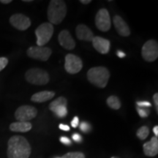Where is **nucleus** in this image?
<instances>
[{
    "label": "nucleus",
    "instance_id": "7",
    "mask_svg": "<svg viewBox=\"0 0 158 158\" xmlns=\"http://www.w3.org/2000/svg\"><path fill=\"white\" fill-rule=\"evenodd\" d=\"M52 54L51 48L45 46H31L27 49V54L29 58L45 62Z\"/></svg>",
    "mask_w": 158,
    "mask_h": 158
},
{
    "label": "nucleus",
    "instance_id": "14",
    "mask_svg": "<svg viewBox=\"0 0 158 158\" xmlns=\"http://www.w3.org/2000/svg\"><path fill=\"white\" fill-rule=\"evenodd\" d=\"M92 45L95 50L102 54H108L110 50V41L107 39L102 38L101 37H94L92 40Z\"/></svg>",
    "mask_w": 158,
    "mask_h": 158
},
{
    "label": "nucleus",
    "instance_id": "1",
    "mask_svg": "<svg viewBox=\"0 0 158 158\" xmlns=\"http://www.w3.org/2000/svg\"><path fill=\"white\" fill-rule=\"evenodd\" d=\"M31 152V146L26 138L14 135L9 139L7 150L8 158H29Z\"/></svg>",
    "mask_w": 158,
    "mask_h": 158
},
{
    "label": "nucleus",
    "instance_id": "15",
    "mask_svg": "<svg viewBox=\"0 0 158 158\" xmlns=\"http://www.w3.org/2000/svg\"><path fill=\"white\" fill-rule=\"evenodd\" d=\"M114 27L118 34L122 37H128L130 35V29L127 24V23L124 21L122 17L119 15H115L113 19Z\"/></svg>",
    "mask_w": 158,
    "mask_h": 158
},
{
    "label": "nucleus",
    "instance_id": "33",
    "mask_svg": "<svg viewBox=\"0 0 158 158\" xmlns=\"http://www.w3.org/2000/svg\"><path fill=\"white\" fill-rule=\"evenodd\" d=\"M153 132H154V133H155V137H157L158 136V126H155V127L153 128Z\"/></svg>",
    "mask_w": 158,
    "mask_h": 158
},
{
    "label": "nucleus",
    "instance_id": "26",
    "mask_svg": "<svg viewBox=\"0 0 158 158\" xmlns=\"http://www.w3.org/2000/svg\"><path fill=\"white\" fill-rule=\"evenodd\" d=\"M137 105L138 107H145V108H149L151 107V103L147 101H142V102H137Z\"/></svg>",
    "mask_w": 158,
    "mask_h": 158
},
{
    "label": "nucleus",
    "instance_id": "28",
    "mask_svg": "<svg viewBox=\"0 0 158 158\" xmlns=\"http://www.w3.org/2000/svg\"><path fill=\"white\" fill-rule=\"evenodd\" d=\"M60 141L62 142V143L65 144V145H70V144H71V141L67 137H61Z\"/></svg>",
    "mask_w": 158,
    "mask_h": 158
},
{
    "label": "nucleus",
    "instance_id": "23",
    "mask_svg": "<svg viewBox=\"0 0 158 158\" xmlns=\"http://www.w3.org/2000/svg\"><path fill=\"white\" fill-rule=\"evenodd\" d=\"M137 112L141 118H146L149 116L150 110L148 108L145 107H138L137 108Z\"/></svg>",
    "mask_w": 158,
    "mask_h": 158
},
{
    "label": "nucleus",
    "instance_id": "22",
    "mask_svg": "<svg viewBox=\"0 0 158 158\" xmlns=\"http://www.w3.org/2000/svg\"><path fill=\"white\" fill-rule=\"evenodd\" d=\"M62 158H86L84 153L80 152H68L65 154Z\"/></svg>",
    "mask_w": 158,
    "mask_h": 158
},
{
    "label": "nucleus",
    "instance_id": "17",
    "mask_svg": "<svg viewBox=\"0 0 158 158\" xmlns=\"http://www.w3.org/2000/svg\"><path fill=\"white\" fill-rule=\"evenodd\" d=\"M143 153L147 157H155L158 154V139L154 136L149 141L147 142L143 146Z\"/></svg>",
    "mask_w": 158,
    "mask_h": 158
},
{
    "label": "nucleus",
    "instance_id": "30",
    "mask_svg": "<svg viewBox=\"0 0 158 158\" xmlns=\"http://www.w3.org/2000/svg\"><path fill=\"white\" fill-rule=\"evenodd\" d=\"M73 139L76 142H78H78L81 141L82 138H81V136L79 135V134L75 133V134H73Z\"/></svg>",
    "mask_w": 158,
    "mask_h": 158
},
{
    "label": "nucleus",
    "instance_id": "6",
    "mask_svg": "<svg viewBox=\"0 0 158 158\" xmlns=\"http://www.w3.org/2000/svg\"><path fill=\"white\" fill-rule=\"evenodd\" d=\"M141 55L144 60L152 62L158 57V44L155 40H149L144 43L141 50Z\"/></svg>",
    "mask_w": 158,
    "mask_h": 158
},
{
    "label": "nucleus",
    "instance_id": "5",
    "mask_svg": "<svg viewBox=\"0 0 158 158\" xmlns=\"http://www.w3.org/2000/svg\"><path fill=\"white\" fill-rule=\"evenodd\" d=\"M54 34V26L50 23H43L35 30L37 46H44L47 44Z\"/></svg>",
    "mask_w": 158,
    "mask_h": 158
},
{
    "label": "nucleus",
    "instance_id": "25",
    "mask_svg": "<svg viewBox=\"0 0 158 158\" xmlns=\"http://www.w3.org/2000/svg\"><path fill=\"white\" fill-rule=\"evenodd\" d=\"M80 128L81 130H82L84 133H87V132L89 131L90 130V125L86 122H81L80 124Z\"/></svg>",
    "mask_w": 158,
    "mask_h": 158
},
{
    "label": "nucleus",
    "instance_id": "24",
    "mask_svg": "<svg viewBox=\"0 0 158 158\" xmlns=\"http://www.w3.org/2000/svg\"><path fill=\"white\" fill-rule=\"evenodd\" d=\"M8 64V59L6 57H0V72L4 70Z\"/></svg>",
    "mask_w": 158,
    "mask_h": 158
},
{
    "label": "nucleus",
    "instance_id": "18",
    "mask_svg": "<svg viewBox=\"0 0 158 158\" xmlns=\"http://www.w3.org/2000/svg\"><path fill=\"white\" fill-rule=\"evenodd\" d=\"M55 96V92L52 91H43L37 92L31 97V100L35 102H44L50 100Z\"/></svg>",
    "mask_w": 158,
    "mask_h": 158
},
{
    "label": "nucleus",
    "instance_id": "11",
    "mask_svg": "<svg viewBox=\"0 0 158 158\" xmlns=\"http://www.w3.org/2000/svg\"><path fill=\"white\" fill-rule=\"evenodd\" d=\"M68 100L64 97H59L49 105V109L59 118L65 117L68 114Z\"/></svg>",
    "mask_w": 158,
    "mask_h": 158
},
{
    "label": "nucleus",
    "instance_id": "21",
    "mask_svg": "<svg viewBox=\"0 0 158 158\" xmlns=\"http://www.w3.org/2000/svg\"><path fill=\"white\" fill-rule=\"evenodd\" d=\"M149 134V129L147 126H142L137 130L136 135L140 140H145Z\"/></svg>",
    "mask_w": 158,
    "mask_h": 158
},
{
    "label": "nucleus",
    "instance_id": "20",
    "mask_svg": "<svg viewBox=\"0 0 158 158\" xmlns=\"http://www.w3.org/2000/svg\"><path fill=\"white\" fill-rule=\"evenodd\" d=\"M106 103L110 108L114 110H118L122 106V103L120 100L118 99V97L115 95H111L108 97L107 100H106Z\"/></svg>",
    "mask_w": 158,
    "mask_h": 158
},
{
    "label": "nucleus",
    "instance_id": "31",
    "mask_svg": "<svg viewBox=\"0 0 158 158\" xmlns=\"http://www.w3.org/2000/svg\"><path fill=\"white\" fill-rule=\"evenodd\" d=\"M59 129L64 130V131H69L70 130V127L68 125H66V124H60L59 126Z\"/></svg>",
    "mask_w": 158,
    "mask_h": 158
},
{
    "label": "nucleus",
    "instance_id": "3",
    "mask_svg": "<svg viewBox=\"0 0 158 158\" xmlns=\"http://www.w3.org/2000/svg\"><path fill=\"white\" fill-rule=\"evenodd\" d=\"M86 76L91 84L99 88H105L108 83L110 73L105 67H94L89 70Z\"/></svg>",
    "mask_w": 158,
    "mask_h": 158
},
{
    "label": "nucleus",
    "instance_id": "16",
    "mask_svg": "<svg viewBox=\"0 0 158 158\" xmlns=\"http://www.w3.org/2000/svg\"><path fill=\"white\" fill-rule=\"evenodd\" d=\"M76 34L77 38L80 40L91 42L94 38V34L87 26L84 24H79L76 29Z\"/></svg>",
    "mask_w": 158,
    "mask_h": 158
},
{
    "label": "nucleus",
    "instance_id": "27",
    "mask_svg": "<svg viewBox=\"0 0 158 158\" xmlns=\"http://www.w3.org/2000/svg\"><path fill=\"white\" fill-rule=\"evenodd\" d=\"M78 124H79V118L78 116H75L73 119L72 122H71V125H72L73 127L76 128L78 127Z\"/></svg>",
    "mask_w": 158,
    "mask_h": 158
},
{
    "label": "nucleus",
    "instance_id": "35",
    "mask_svg": "<svg viewBox=\"0 0 158 158\" xmlns=\"http://www.w3.org/2000/svg\"><path fill=\"white\" fill-rule=\"evenodd\" d=\"M0 2L2 4H9L12 2V0H1Z\"/></svg>",
    "mask_w": 158,
    "mask_h": 158
},
{
    "label": "nucleus",
    "instance_id": "19",
    "mask_svg": "<svg viewBox=\"0 0 158 158\" xmlns=\"http://www.w3.org/2000/svg\"><path fill=\"white\" fill-rule=\"evenodd\" d=\"M32 125L29 122H16L10 125V130L16 133H27L31 130Z\"/></svg>",
    "mask_w": 158,
    "mask_h": 158
},
{
    "label": "nucleus",
    "instance_id": "10",
    "mask_svg": "<svg viewBox=\"0 0 158 158\" xmlns=\"http://www.w3.org/2000/svg\"><path fill=\"white\" fill-rule=\"evenodd\" d=\"M95 25L99 30L108 31L111 27L110 15L106 8L100 9L95 16Z\"/></svg>",
    "mask_w": 158,
    "mask_h": 158
},
{
    "label": "nucleus",
    "instance_id": "9",
    "mask_svg": "<svg viewBox=\"0 0 158 158\" xmlns=\"http://www.w3.org/2000/svg\"><path fill=\"white\" fill-rule=\"evenodd\" d=\"M37 115V110L34 106H21L15 112V118L19 122H29Z\"/></svg>",
    "mask_w": 158,
    "mask_h": 158
},
{
    "label": "nucleus",
    "instance_id": "8",
    "mask_svg": "<svg viewBox=\"0 0 158 158\" xmlns=\"http://www.w3.org/2000/svg\"><path fill=\"white\" fill-rule=\"evenodd\" d=\"M82 68L83 62L80 57L72 54H68L65 56L64 69L68 73H78L81 70Z\"/></svg>",
    "mask_w": 158,
    "mask_h": 158
},
{
    "label": "nucleus",
    "instance_id": "29",
    "mask_svg": "<svg viewBox=\"0 0 158 158\" xmlns=\"http://www.w3.org/2000/svg\"><path fill=\"white\" fill-rule=\"evenodd\" d=\"M153 100L154 102H155L156 110H157V113H158V93H155L153 96Z\"/></svg>",
    "mask_w": 158,
    "mask_h": 158
},
{
    "label": "nucleus",
    "instance_id": "32",
    "mask_svg": "<svg viewBox=\"0 0 158 158\" xmlns=\"http://www.w3.org/2000/svg\"><path fill=\"white\" fill-rule=\"evenodd\" d=\"M117 56L119 57V58H124L126 55L124 52H122V51H117Z\"/></svg>",
    "mask_w": 158,
    "mask_h": 158
},
{
    "label": "nucleus",
    "instance_id": "12",
    "mask_svg": "<svg viewBox=\"0 0 158 158\" xmlns=\"http://www.w3.org/2000/svg\"><path fill=\"white\" fill-rule=\"evenodd\" d=\"M10 23L15 29L20 31H25L31 26V20L27 15L17 13L12 15L10 18Z\"/></svg>",
    "mask_w": 158,
    "mask_h": 158
},
{
    "label": "nucleus",
    "instance_id": "2",
    "mask_svg": "<svg viewBox=\"0 0 158 158\" xmlns=\"http://www.w3.org/2000/svg\"><path fill=\"white\" fill-rule=\"evenodd\" d=\"M48 19L51 24H59L67 15V6L62 0H51L48 7Z\"/></svg>",
    "mask_w": 158,
    "mask_h": 158
},
{
    "label": "nucleus",
    "instance_id": "34",
    "mask_svg": "<svg viewBox=\"0 0 158 158\" xmlns=\"http://www.w3.org/2000/svg\"><path fill=\"white\" fill-rule=\"evenodd\" d=\"M80 2L82 4H84V5H87V4H89L92 2V0H81Z\"/></svg>",
    "mask_w": 158,
    "mask_h": 158
},
{
    "label": "nucleus",
    "instance_id": "37",
    "mask_svg": "<svg viewBox=\"0 0 158 158\" xmlns=\"http://www.w3.org/2000/svg\"><path fill=\"white\" fill-rule=\"evenodd\" d=\"M110 158H119L118 157H111Z\"/></svg>",
    "mask_w": 158,
    "mask_h": 158
},
{
    "label": "nucleus",
    "instance_id": "13",
    "mask_svg": "<svg viewBox=\"0 0 158 158\" xmlns=\"http://www.w3.org/2000/svg\"><path fill=\"white\" fill-rule=\"evenodd\" d=\"M58 40L61 46L67 50H73L76 47V42L68 30H62L59 34Z\"/></svg>",
    "mask_w": 158,
    "mask_h": 158
},
{
    "label": "nucleus",
    "instance_id": "4",
    "mask_svg": "<svg viewBox=\"0 0 158 158\" xmlns=\"http://www.w3.org/2000/svg\"><path fill=\"white\" fill-rule=\"evenodd\" d=\"M27 81L33 85H45L49 82L50 78L48 72L40 68H31L26 72Z\"/></svg>",
    "mask_w": 158,
    "mask_h": 158
},
{
    "label": "nucleus",
    "instance_id": "36",
    "mask_svg": "<svg viewBox=\"0 0 158 158\" xmlns=\"http://www.w3.org/2000/svg\"><path fill=\"white\" fill-rule=\"evenodd\" d=\"M23 2H31L32 0H23Z\"/></svg>",
    "mask_w": 158,
    "mask_h": 158
}]
</instances>
